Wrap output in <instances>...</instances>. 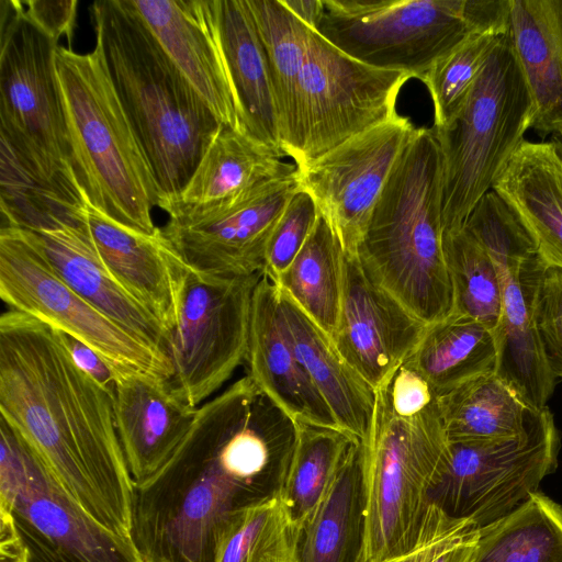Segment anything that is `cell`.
Here are the masks:
<instances>
[{
	"label": "cell",
	"instance_id": "obj_19",
	"mask_svg": "<svg viewBox=\"0 0 562 562\" xmlns=\"http://www.w3.org/2000/svg\"><path fill=\"white\" fill-rule=\"evenodd\" d=\"M502 284V314L496 329V373L532 408L542 409L554 390L539 341L535 303L540 278L548 267L531 239L490 254Z\"/></svg>",
	"mask_w": 562,
	"mask_h": 562
},
{
	"label": "cell",
	"instance_id": "obj_41",
	"mask_svg": "<svg viewBox=\"0 0 562 562\" xmlns=\"http://www.w3.org/2000/svg\"><path fill=\"white\" fill-rule=\"evenodd\" d=\"M476 529L479 528L472 521L452 518L430 504L420 536L414 547L379 562H431Z\"/></svg>",
	"mask_w": 562,
	"mask_h": 562
},
{
	"label": "cell",
	"instance_id": "obj_11",
	"mask_svg": "<svg viewBox=\"0 0 562 562\" xmlns=\"http://www.w3.org/2000/svg\"><path fill=\"white\" fill-rule=\"evenodd\" d=\"M0 297L11 310L93 349L116 376L143 374L169 380L172 374L165 352L105 316L55 272L32 231L1 226Z\"/></svg>",
	"mask_w": 562,
	"mask_h": 562
},
{
	"label": "cell",
	"instance_id": "obj_38",
	"mask_svg": "<svg viewBox=\"0 0 562 562\" xmlns=\"http://www.w3.org/2000/svg\"><path fill=\"white\" fill-rule=\"evenodd\" d=\"M503 35L491 32L470 36L423 77L432 101L434 128L446 126L461 110Z\"/></svg>",
	"mask_w": 562,
	"mask_h": 562
},
{
	"label": "cell",
	"instance_id": "obj_46",
	"mask_svg": "<svg viewBox=\"0 0 562 562\" xmlns=\"http://www.w3.org/2000/svg\"><path fill=\"white\" fill-rule=\"evenodd\" d=\"M281 2L305 26L318 31L324 14L323 0H281Z\"/></svg>",
	"mask_w": 562,
	"mask_h": 562
},
{
	"label": "cell",
	"instance_id": "obj_31",
	"mask_svg": "<svg viewBox=\"0 0 562 562\" xmlns=\"http://www.w3.org/2000/svg\"><path fill=\"white\" fill-rule=\"evenodd\" d=\"M363 443L356 439L327 497L302 530L300 562H359L363 538Z\"/></svg>",
	"mask_w": 562,
	"mask_h": 562
},
{
	"label": "cell",
	"instance_id": "obj_20",
	"mask_svg": "<svg viewBox=\"0 0 562 562\" xmlns=\"http://www.w3.org/2000/svg\"><path fill=\"white\" fill-rule=\"evenodd\" d=\"M83 211L103 267L159 321L169 336L178 321L182 291L191 268L160 227L153 234L127 228L88 201Z\"/></svg>",
	"mask_w": 562,
	"mask_h": 562
},
{
	"label": "cell",
	"instance_id": "obj_25",
	"mask_svg": "<svg viewBox=\"0 0 562 562\" xmlns=\"http://www.w3.org/2000/svg\"><path fill=\"white\" fill-rule=\"evenodd\" d=\"M278 299L293 349L340 430L367 443L372 428L375 391L344 359L331 338L279 289Z\"/></svg>",
	"mask_w": 562,
	"mask_h": 562
},
{
	"label": "cell",
	"instance_id": "obj_10",
	"mask_svg": "<svg viewBox=\"0 0 562 562\" xmlns=\"http://www.w3.org/2000/svg\"><path fill=\"white\" fill-rule=\"evenodd\" d=\"M0 512L10 516L27 562H143L132 539L94 519L3 417Z\"/></svg>",
	"mask_w": 562,
	"mask_h": 562
},
{
	"label": "cell",
	"instance_id": "obj_13",
	"mask_svg": "<svg viewBox=\"0 0 562 562\" xmlns=\"http://www.w3.org/2000/svg\"><path fill=\"white\" fill-rule=\"evenodd\" d=\"M261 276L189 271L166 350L172 367L168 383L188 405L198 408L246 361L252 295Z\"/></svg>",
	"mask_w": 562,
	"mask_h": 562
},
{
	"label": "cell",
	"instance_id": "obj_48",
	"mask_svg": "<svg viewBox=\"0 0 562 562\" xmlns=\"http://www.w3.org/2000/svg\"><path fill=\"white\" fill-rule=\"evenodd\" d=\"M550 140L554 144L558 151L562 156V132L555 133L550 137Z\"/></svg>",
	"mask_w": 562,
	"mask_h": 562
},
{
	"label": "cell",
	"instance_id": "obj_15",
	"mask_svg": "<svg viewBox=\"0 0 562 562\" xmlns=\"http://www.w3.org/2000/svg\"><path fill=\"white\" fill-rule=\"evenodd\" d=\"M300 189L297 171L276 177L231 198L177 210L160 228L187 265L199 272L262 274L272 229Z\"/></svg>",
	"mask_w": 562,
	"mask_h": 562
},
{
	"label": "cell",
	"instance_id": "obj_36",
	"mask_svg": "<svg viewBox=\"0 0 562 562\" xmlns=\"http://www.w3.org/2000/svg\"><path fill=\"white\" fill-rule=\"evenodd\" d=\"M301 536L276 492L237 515L216 549L214 562H300Z\"/></svg>",
	"mask_w": 562,
	"mask_h": 562
},
{
	"label": "cell",
	"instance_id": "obj_5",
	"mask_svg": "<svg viewBox=\"0 0 562 562\" xmlns=\"http://www.w3.org/2000/svg\"><path fill=\"white\" fill-rule=\"evenodd\" d=\"M56 77L74 175L83 198L117 224L153 234L166 210L148 158L119 99L104 57L58 46Z\"/></svg>",
	"mask_w": 562,
	"mask_h": 562
},
{
	"label": "cell",
	"instance_id": "obj_42",
	"mask_svg": "<svg viewBox=\"0 0 562 562\" xmlns=\"http://www.w3.org/2000/svg\"><path fill=\"white\" fill-rule=\"evenodd\" d=\"M379 392L400 417L418 416L438 403V393L429 381L407 361L403 362Z\"/></svg>",
	"mask_w": 562,
	"mask_h": 562
},
{
	"label": "cell",
	"instance_id": "obj_47",
	"mask_svg": "<svg viewBox=\"0 0 562 562\" xmlns=\"http://www.w3.org/2000/svg\"><path fill=\"white\" fill-rule=\"evenodd\" d=\"M480 528L440 553L431 562H473L477 549Z\"/></svg>",
	"mask_w": 562,
	"mask_h": 562
},
{
	"label": "cell",
	"instance_id": "obj_33",
	"mask_svg": "<svg viewBox=\"0 0 562 562\" xmlns=\"http://www.w3.org/2000/svg\"><path fill=\"white\" fill-rule=\"evenodd\" d=\"M345 256L338 235L319 213L302 249L273 283L330 338L335 335L340 315Z\"/></svg>",
	"mask_w": 562,
	"mask_h": 562
},
{
	"label": "cell",
	"instance_id": "obj_21",
	"mask_svg": "<svg viewBox=\"0 0 562 562\" xmlns=\"http://www.w3.org/2000/svg\"><path fill=\"white\" fill-rule=\"evenodd\" d=\"M246 361L247 374L297 424L340 429L293 349L278 289L266 276L252 295Z\"/></svg>",
	"mask_w": 562,
	"mask_h": 562
},
{
	"label": "cell",
	"instance_id": "obj_24",
	"mask_svg": "<svg viewBox=\"0 0 562 562\" xmlns=\"http://www.w3.org/2000/svg\"><path fill=\"white\" fill-rule=\"evenodd\" d=\"M548 267L562 269V156L549 140H524L494 183Z\"/></svg>",
	"mask_w": 562,
	"mask_h": 562
},
{
	"label": "cell",
	"instance_id": "obj_1",
	"mask_svg": "<svg viewBox=\"0 0 562 562\" xmlns=\"http://www.w3.org/2000/svg\"><path fill=\"white\" fill-rule=\"evenodd\" d=\"M296 438V422L248 374L198 407L172 457L134 487L143 562H214L237 515L278 492Z\"/></svg>",
	"mask_w": 562,
	"mask_h": 562
},
{
	"label": "cell",
	"instance_id": "obj_37",
	"mask_svg": "<svg viewBox=\"0 0 562 562\" xmlns=\"http://www.w3.org/2000/svg\"><path fill=\"white\" fill-rule=\"evenodd\" d=\"M443 251L453 289V312L496 331L502 284L488 252L463 227L443 232Z\"/></svg>",
	"mask_w": 562,
	"mask_h": 562
},
{
	"label": "cell",
	"instance_id": "obj_12",
	"mask_svg": "<svg viewBox=\"0 0 562 562\" xmlns=\"http://www.w3.org/2000/svg\"><path fill=\"white\" fill-rule=\"evenodd\" d=\"M560 436L548 407L520 435L492 440H449L429 503L477 528L503 518L552 473Z\"/></svg>",
	"mask_w": 562,
	"mask_h": 562
},
{
	"label": "cell",
	"instance_id": "obj_7",
	"mask_svg": "<svg viewBox=\"0 0 562 562\" xmlns=\"http://www.w3.org/2000/svg\"><path fill=\"white\" fill-rule=\"evenodd\" d=\"M447 449L438 403L418 416L400 417L375 392L371 434L363 443V538L359 562H379L414 547Z\"/></svg>",
	"mask_w": 562,
	"mask_h": 562
},
{
	"label": "cell",
	"instance_id": "obj_30",
	"mask_svg": "<svg viewBox=\"0 0 562 562\" xmlns=\"http://www.w3.org/2000/svg\"><path fill=\"white\" fill-rule=\"evenodd\" d=\"M496 331L483 323L452 312L428 324L406 359L442 394L475 376L496 372Z\"/></svg>",
	"mask_w": 562,
	"mask_h": 562
},
{
	"label": "cell",
	"instance_id": "obj_22",
	"mask_svg": "<svg viewBox=\"0 0 562 562\" xmlns=\"http://www.w3.org/2000/svg\"><path fill=\"white\" fill-rule=\"evenodd\" d=\"M113 408L134 487L148 482L167 463L198 412L172 392L167 379L143 374L116 376Z\"/></svg>",
	"mask_w": 562,
	"mask_h": 562
},
{
	"label": "cell",
	"instance_id": "obj_23",
	"mask_svg": "<svg viewBox=\"0 0 562 562\" xmlns=\"http://www.w3.org/2000/svg\"><path fill=\"white\" fill-rule=\"evenodd\" d=\"M34 235L52 268L72 290L113 322L167 355L168 333L103 267L86 220L34 232Z\"/></svg>",
	"mask_w": 562,
	"mask_h": 562
},
{
	"label": "cell",
	"instance_id": "obj_28",
	"mask_svg": "<svg viewBox=\"0 0 562 562\" xmlns=\"http://www.w3.org/2000/svg\"><path fill=\"white\" fill-rule=\"evenodd\" d=\"M295 171L296 166L284 162L249 134L221 124L168 215L231 198Z\"/></svg>",
	"mask_w": 562,
	"mask_h": 562
},
{
	"label": "cell",
	"instance_id": "obj_27",
	"mask_svg": "<svg viewBox=\"0 0 562 562\" xmlns=\"http://www.w3.org/2000/svg\"><path fill=\"white\" fill-rule=\"evenodd\" d=\"M214 7L245 130L283 157L269 66L247 0H214Z\"/></svg>",
	"mask_w": 562,
	"mask_h": 562
},
{
	"label": "cell",
	"instance_id": "obj_35",
	"mask_svg": "<svg viewBox=\"0 0 562 562\" xmlns=\"http://www.w3.org/2000/svg\"><path fill=\"white\" fill-rule=\"evenodd\" d=\"M473 562H562V506L538 491L480 528Z\"/></svg>",
	"mask_w": 562,
	"mask_h": 562
},
{
	"label": "cell",
	"instance_id": "obj_29",
	"mask_svg": "<svg viewBox=\"0 0 562 562\" xmlns=\"http://www.w3.org/2000/svg\"><path fill=\"white\" fill-rule=\"evenodd\" d=\"M263 46L284 156L297 160L302 144L300 78L306 31L281 0H247Z\"/></svg>",
	"mask_w": 562,
	"mask_h": 562
},
{
	"label": "cell",
	"instance_id": "obj_14",
	"mask_svg": "<svg viewBox=\"0 0 562 562\" xmlns=\"http://www.w3.org/2000/svg\"><path fill=\"white\" fill-rule=\"evenodd\" d=\"M409 78L364 65L307 27L296 169L394 115L397 95Z\"/></svg>",
	"mask_w": 562,
	"mask_h": 562
},
{
	"label": "cell",
	"instance_id": "obj_8",
	"mask_svg": "<svg viewBox=\"0 0 562 562\" xmlns=\"http://www.w3.org/2000/svg\"><path fill=\"white\" fill-rule=\"evenodd\" d=\"M532 99L508 32L501 38L468 100L434 128L442 164L443 232L461 228L492 190L531 128Z\"/></svg>",
	"mask_w": 562,
	"mask_h": 562
},
{
	"label": "cell",
	"instance_id": "obj_39",
	"mask_svg": "<svg viewBox=\"0 0 562 562\" xmlns=\"http://www.w3.org/2000/svg\"><path fill=\"white\" fill-rule=\"evenodd\" d=\"M319 216L310 193L300 189L289 201L269 237L263 273L272 283L289 268L312 233Z\"/></svg>",
	"mask_w": 562,
	"mask_h": 562
},
{
	"label": "cell",
	"instance_id": "obj_2",
	"mask_svg": "<svg viewBox=\"0 0 562 562\" xmlns=\"http://www.w3.org/2000/svg\"><path fill=\"white\" fill-rule=\"evenodd\" d=\"M0 415L94 519L132 539L135 488L113 397L76 364L56 329L11 308L0 316Z\"/></svg>",
	"mask_w": 562,
	"mask_h": 562
},
{
	"label": "cell",
	"instance_id": "obj_6",
	"mask_svg": "<svg viewBox=\"0 0 562 562\" xmlns=\"http://www.w3.org/2000/svg\"><path fill=\"white\" fill-rule=\"evenodd\" d=\"M318 33L356 60L419 80L475 34H506L510 0H323Z\"/></svg>",
	"mask_w": 562,
	"mask_h": 562
},
{
	"label": "cell",
	"instance_id": "obj_18",
	"mask_svg": "<svg viewBox=\"0 0 562 562\" xmlns=\"http://www.w3.org/2000/svg\"><path fill=\"white\" fill-rule=\"evenodd\" d=\"M130 1L220 124L247 133L222 48L214 0Z\"/></svg>",
	"mask_w": 562,
	"mask_h": 562
},
{
	"label": "cell",
	"instance_id": "obj_26",
	"mask_svg": "<svg viewBox=\"0 0 562 562\" xmlns=\"http://www.w3.org/2000/svg\"><path fill=\"white\" fill-rule=\"evenodd\" d=\"M508 35L528 86L531 128L562 132V0H510Z\"/></svg>",
	"mask_w": 562,
	"mask_h": 562
},
{
	"label": "cell",
	"instance_id": "obj_3",
	"mask_svg": "<svg viewBox=\"0 0 562 562\" xmlns=\"http://www.w3.org/2000/svg\"><path fill=\"white\" fill-rule=\"evenodd\" d=\"M95 44L169 213L221 124L130 0L90 7Z\"/></svg>",
	"mask_w": 562,
	"mask_h": 562
},
{
	"label": "cell",
	"instance_id": "obj_9",
	"mask_svg": "<svg viewBox=\"0 0 562 562\" xmlns=\"http://www.w3.org/2000/svg\"><path fill=\"white\" fill-rule=\"evenodd\" d=\"M0 2L1 148L61 199L82 206L56 77L59 45L24 16L21 1Z\"/></svg>",
	"mask_w": 562,
	"mask_h": 562
},
{
	"label": "cell",
	"instance_id": "obj_4",
	"mask_svg": "<svg viewBox=\"0 0 562 562\" xmlns=\"http://www.w3.org/2000/svg\"><path fill=\"white\" fill-rule=\"evenodd\" d=\"M441 213L439 144L432 128L419 127L392 170L353 255L372 280L427 325L453 312Z\"/></svg>",
	"mask_w": 562,
	"mask_h": 562
},
{
	"label": "cell",
	"instance_id": "obj_17",
	"mask_svg": "<svg viewBox=\"0 0 562 562\" xmlns=\"http://www.w3.org/2000/svg\"><path fill=\"white\" fill-rule=\"evenodd\" d=\"M427 324L345 256L340 315L331 338L344 359L376 391L406 361Z\"/></svg>",
	"mask_w": 562,
	"mask_h": 562
},
{
	"label": "cell",
	"instance_id": "obj_43",
	"mask_svg": "<svg viewBox=\"0 0 562 562\" xmlns=\"http://www.w3.org/2000/svg\"><path fill=\"white\" fill-rule=\"evenodd\" d=\"M24 16L38 30L58 43L65 36L70 43L76 25V0L21 1Z\"/></svg>",
	"mask_w": 562,
	"mask_h": 562
},
{
	"label": "cell",
	"instance_id": "obj_44",
	"mask_svg": "<svg viewBox=\"0 0 562 562\" xmlns=\"http://www.w3.org/2000/svg\"><path fill=\"white\" fill-rule=\"evenodd\" d=\"M56 331L76 364L114 397L116 375L108 363L93 349L80 340L60 330L56 329Z\"/></svg>",
	"mask_w": 562,
	"mask_h": 562
},
{
	"label": "cell",
	"instance_id": "obj_34",
	"mask_svg": "<svg viewBox=\"0 0 562 562\" xmlns=\"http://www.w3.org/2000/svg\"><path fill=\"white\" fill-rule=\"evenodd\" d=\"M356 438L340 429L297 424V438L278 494L303 530L331 490Z\"/></svg>",
	"mask_w": 562,
	"mask_h": 562
},
{
	"label": "cell",
	"instance_id": "obj_32",
	"mask_svg": "<svg viewBox=\"0 0 562 562\" xmlns=\"http://www.w3.org/2000/svg\"><path fill=\"white\" fill-rule=\"evenodd\" d=\"M449 440H492L522 434L536 413L496 372L438 395Z\"/></svg>",
	"mask_w": 562,
	"mask_h": 562
},
{
	"label": "cell",
	"instance_id": "obj_45",
	"mask_svg": "<svg viewBox=\"0 0 562 562\" xmlns=\"http://www.w3.org/2000/svg\"><path fill=\"white\" fill-rule=\"evenodd\" d=\"M0 562H27L26 552L10 516L0 512Z\"/></svg>",
	"mask_w": 562,
	"mask_h": 562
},
{
	"label": "cell",
	"instance_id": "obj_40",
	"mask_svg": "<svg viewBox=\"0 0 562 562\" xmlns=\"http://www.w3.org/2000/svg\"><path fill=\"white\" fill-rule=\"evenodd\" d=\"M535 322L542 353L555 379H562V269L547 267L540 278Z\"/></svg>",
	"mask_w": 562,
	"mask_h": 562
},
{
	"label": "cell",
	"instance_id": "obj_16",
	"mask_svg": "<svg viewBox=\"0 0 562 562\" xmlns=\"http://www.w3.org/2000/svg\"><path fill=\"white\" fill-rule=\"evenodd\" d=\"M417 132L397 112L348 138L303 168L301 189L311 194L347 254H355L376 201Z\"/></svg>",
	"mask_w": 562,
	"mask_h": 562
}]
</instances>
